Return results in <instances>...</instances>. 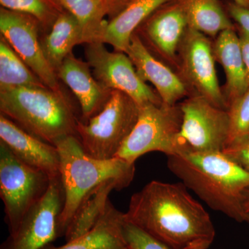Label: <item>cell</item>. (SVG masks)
Instances as JSON below:
<instances>
[{
  "instance_id": "cell-14",
  "label": "cell",
  "mask_w": 249,
  "mask_h": 249,
  "mask_svg": "<svg viewBox=\"0 0 249 249\" xmlns=\"http://www.w3.org/2000/svg\"><path fill=\"white\" fill-rule=\"evenodd\" d=\"M126 54L133 64L137 74L144 82L155 88L162 102L168 106L191 96V92L179 75L171 67L156 58L134 33Z\"/></svg>"
},
{
  "instance_id": "cell-26",
  "label": "cell",
  "mask_w": 249,
  "mask_h": 249,
  "mask_svg": "<svg viewBox=\"0 0 249 249\" xmlns=\"http://www.w3.org/2000/svg\"><path fill=\"white\" fill-rule=\"evenodd\" d=\"M229 132L227 146L249 140V87L228 109Z\"/></svg>"
},
{
  "instance_id": "cell-33",
  "label": "cell",
  "mask_w": 249,
  "mask_h": 249,
  "mask_svg": "<svg viewBox=\"0 0 249 249\" xmlns=\"http://www.w3.org/2000/svg\"><path fill=\"white\" fill-rule=\"evenodd\" d=\"M245 211L246 213H247V212H249V193L248 196H247V199H246V201H245Z\"/></svg>"
},
{
  "instance_id": "cell-23",
  "label": "cell",
  "mask_w": 249,
  "mask_h": 249,
  "mask_svg": "<svg viewBox=\"0 0 249 249\" xmlns=\"http://www.w3.org/2000/svg\"><path fill=\"white\" fill-rule=\"evenodd\" d=\"M47 88L14 49L0 37V90L17 88Z\"/></svg>"
},
{
  "instance_id": "cell-6",
  "label": "cell",
  "mask_w": 249,
  "mask_h": 249,
  "mask_svg": "<svg viewBox=\"0 0 249 249\" xmlns=\"http://www.w3.org/2000/svg\"><path fill=\"white\" fill-rule=\"evenodd\" d=\"M179 103L175 106L148 103L140 106L138 121L116 157L135 163L150 152L168 156L181 151L178 136L182 124Z\"/></svg>"
},
{
  "instance_id": "cell-25",
  "label": "cell",
  "mask_w": 249,
  "mask_h": 249,
  "mask_svg": "<svg viewBox=\"0 0 249 249\" xmlns=\"http://www.w3.org/2000/svg\"><path fill=\"white\" fill-rule=\"evenodd\" d=\"M0 3L4 9L35 18L43 34L51 30L64 11L58 0H0Z\"/></svg>"
},
{
  "instance_id": "cell-30",
  "label": "cell",
  "mask_w": 249,
  "mask_h": 249,
  "mask_svg": "<svg viewBox=\"0 0 249 249\" xmlns=\"http://www.w3.org/2000/svg\"><path fill=\"white\" fill-rule=\"evenodd\" d=\"M238 34L239 40L242 52V58L245 63L246 74H247V84L249 87V34L238 27H235Z\"/></svg>"
},
{
  "instance_id": "cell-4",
  "label": "cell",
  "mask_w": 249,
  "mask_h": 249,
  "mask_svg": "<svg viewBox=\"0 0 249 249\" xmlns=\"http://www.w3.org/2000/svg\"><path fill=\"white\" fill-rule=\"evenodd\" d=\"M0 111L29 133L52 145L68 136L77 137L80 116L65 93L48 88L0 90Z\"/></svg>"
},
{
  "instance_id": "cell-5",
  "label": "cell",
  "mask_w": 249,
  "mask_h": 249,
  "mask_svg": "<svg viewBox=\"0 0 249 249\" xmlns=\"http://www.w3.org/2000/svg\"><path fill=\"white\" fill-rule=\"evenodd\" d=\"M139 111L128 95L112 90L102 110L88 122L78 121L77 137L84 151L97 160L115 158L135 127Z\"/></svg>"
},
{
  "instance_id": "cell-9",
  "label": "cell",
  "mask_w": 249,
  "mask_h": 249,
  "mask_svg": "<svg viewBox=\"0 0 249 249\" xmlns=\"http://www.w3.org/2000/svg\"><path fill=\"white\" fill-rule=\"evenodd\" d=\"M213 43L209 37L188 27L178 49L177 72L191 91L214 106L228 110L218 81Z\"/></svg>"
},
{
  "instance_id": "cell-21",
  "label": "cell",
  "mask_w": 249,
  "mask_h": 249,
  "mask_svg": "<svg viewBox=\"0 0 249 249\" xmlns=\"http://www.w3.org/2000/svg\"><path fill=\"white\" fill-rule=\"evenodd\" d=\"M182 6L188 27L215 39L227 29H235L218 0H178Z\"/></svg>"
},
{
  "instance_id": "cell-19",
  "label": "cell",
  "mask_w": 249,
  "mask_h": 249,
  "mask_svg": "<svg viewBox=\"0 0 249 249\" xmlns=\"http://www.w3.org/2000/svg\"><path fill=\"white\" fill-rule=\"evenodd\" d=\"M91 40L79 22L68 11H62L52 29L41 36V45L47 61L56 73L73 47Z\"/></svg>"
},
{
  "instance_id": "cell-27",
  "label": "cell",
  "mask_w": 249,
  "mask_h": 249,
  "mask_svg": "<svg viewBox=\"0 0 249 249\" xmlns=\"http://www.w3.org/2000/svg\"><path fill=\"white\" fill-rule=\"evenodd\" d=\"M123 235L127 249H173L125 220L123 224Z\"/></svg>"
},
{
  "instance_id": "cell-2",
  "label": "cell",
  "mask_w": 249,
  "mask_h": 249,
  "mask_svg": "<svg viewBox=\"0 0 249 249\" xmlns=\"http://www.w3.org/2000/svg\"><path fill=\"white\" fill-rule=\"evenodd\" d=\"M168 167L211 209L245 222L249 172L223 151L182 150L168 156Z\"/></svg>"
},
{
  "instance_id": "cell-10",
  "label": "cell",
  "mask_w": 249,
  "mask_h": 249,
  "mask_svg": "<svg viewBox=\"0 0 249 249\" xmlns=\"http://www.w3.org/2000/svg\"><path fill=\"white\" fill-rule=\"evenodd\" d=\"M85 54L93 76L105 88L126 93L139 106L163 103L156 90L139 76L124 52H109L103 42H93L87 44Z\"/></svg>"
},
{
  "instance_id": "cell-29",
  "label": "cell",
  "mask_w": 249,
  "mask_h": 249,
  "mask_svg": "<svg viewBox=\"0 0 249 249\" xmlns=\"http://www.w3.org/2000/svg\"><path fill=\"white\" fill-rule=\"evenodd\" d=\"M227 9L229 17L237 24L236 27L249 34V7L231 1L228 3Z\"/></svg>"
},
{
  "instance_id": "cell-7",
  "label": "cell",
  "mask_w": 249,
  "mask_h": 249,
  "mask_svg": "<svg viewBox=\"0 0 249 249\" xmlns=\"http://www.w3.org/2000/svg\"><path fill=\"white\" fill-rule=\"evenodd\" d=\"M52 178L19 160L0 141V196L9 234L48 191Z\"/></svg>"
},
{
  "instance_id": "cell-3",
  "label": "cell",
  "mask_w": 249,
  "mask_h": 249,
  "mask_svg": "<svg viewBox=\"0 0 249 249\" xmlns=\"http://www.w3.org/2000/svg\"><path fill=\"white\" fill-rule=\"evenodd\" d=\"M60 156V176L65 199L58 223V237H65L80 205L90 193L106 181L114 180L122 188L130 185L135 165L120 158L101 160L90 157L76 136L55 142Z\"/></svg>"
},
{
  "instance_id": "cell-11",
  "label": "cell",
  "mask_w": 249,
  "mask_h": 249,
  "mask_svg": "<svg viewBox=\"0 0 249 249\" xmlns=\"http://www.w3.org/2000/svg\"><path fill=\"white\" fill-rule=\"evenodd\" d=\"M0 32L1 36L47 88L63 92L55 70L44 54L41 45L42 30L35 18L1 7Z\"/></svg>"
},
{
  "instance_id": "cell-20",
  "label": "cell",
  "mask_w": 249,
  "mask_h": 249,
  "mask_svg": "<svg viewBox=\"0 0 249 249\" xmlns=\"http://www.w3.org/2000/svg\"><path fill=\"white\" fill-rule=\"evenodd\" d=\"M124 213L110 201L99 220L86 234L56 247L49 243L41 249H127L123 235Z\"/></svg>"
},
{
  "instance_id": "cell-15",
  "label": "cell",
  "mask_w": 249,
  "mask_h": 249,
  "mask_svg": "<svg viewBox=\"0 0 249 249\" xmlns=\"http://www.w3.org/2000/svg\"><path fill=\"white\" fill-rule=\"evenodd\" d=\"M0 141L24 163L50 178L60 177V156L56 146L29 133L1 114Z\"/></svg>"
},
{
  "instance_id": "cell-24",
  "label": "cell",
  "mask_w": 249,
  "mask_h": 249,
  "mask_svg": "<svg viewBox=\"0 0 249 249\" xmlns=\"http://www.w3.org/2000/svg\"><path fill=\"white\" fill-rule=\"evenodd\" d=\"M81 24L89 36L91 42H99L103 29L107 24L105 16H109L107 0H58Z\"/></svg>"
},
{
  "instance_id": "cell-17",
  "label": "cell",
  "mask_w": 249,
  "mask_h": 249,
  "mask_svg": "<svg viewBox=\"0 0 249 249\" xmlns=\"http://www.w3.org/2000/svg\"><path fill=\"white\" fill-rule=\"evenodd\" d=\"M213 50L215 61L220 64L225 73L226 85L223 93L229 107L249 88L240 40L236 29L221 32L214 39Z\"/></svg>"
},
{
  "instance_id": "cell-22",
  "label": "cell",
  "mask_w": 249,
  "mask_h": 249,
  "mask_svg": "<svg viewBox=\"0 0 249 249\" xmlns=\"http://www.w3.org/2000/svg\"><path fill=\"white\" fill-rule=\"evenodd\" d=\"M124 189L117 181H106L93 190L85 198L70 223L65 238L66 242L81 237L90 230L104 213L109 203V196L111 191Z\"/></svg>"
},
{
  "instance_id": "cell-16",
  "label": "cell",
  "mask_w": 249,
  "mask_h": 249,
  "mask_svg": "<svg viewBox=\"0 0 249 249\" xmlns=\"http://www.w3.org/2000/svg\"><path fill=\"white\" fill-rule=\"evenodd\" d=\"M56 74L78 100L82 122H88L102 110L110 97L112 90L103 86L91 73L88 62L77 58L73 52L64 60Z\"/></svg>"
},
{
  "instance_id": "cell-1",
  "label": "cell",
  "mask_w": 249,
  "mask_h": 249,
  "mask_svg": "<svg viewBox=\"0 0 249 249\" xmlns=\"http://www.w3.org/2000/svg\"><path fill=\"white\" fill-rule=\"evenodd\" d=\"M124 220L173 249H208L215 230L183 183L150 181L131 196Z\"/></svg>"
},
{
  "instance_id": "cell-35",
  "label": "cell",
  "mask_w": 249,
  "mask_h": 249,
  "mask_svg": "<svg viewBox=\"0 0 249 249\" xmlns=\"http://www.w3.org/2000/svg\"></svg>"
},
{
  "instance_id": "cell-28",
  "label": "cell",
  "mask_w": 249,
  "mask_h": 249,
  "mask_svg": "<svg viewBox=\"0 0 249 249\" xmlns=\"http://www.w3.org/2000/svg\"><path fill=\"white\" fill-rule=\"evenodd\" d=\"M223 152L249 172V140L226 147Z\"/></svg>"
},
{
  "instance_id": "cell-31",
  "label": "cell",
  "mask_w": 249,
  "mask_h": 249,
  "mask_svg": "<svg viewBox=\"0 0 249 249\" xmlns=\"http://www.w3.org/2000/svg\"><path fill=\"white\" fill-rule=\"evenodd\" d=\"M107 1L109 6V16L111 19L123 11L131 0H107Z\"/></svg>"
},
{
  "instance_id": "cell-32",
  "label": "cell",
  "mask_w": 249,
  "mask_h": 249,
  "mask_svg": "<svg viewBox=\"0 0 249 249\" xmlns=\"http://www.w3.org/2000/svg\"><path fill=\"white\" fill-rule=\"evenodd\" d=\"M232 1L240 6L249 7V0H232Z\"/></svg>"
},
{
  "instance_id": "cell-18",
  "label": "cell",
  "mask_w": 249,
  "mask_h": 249,
  "mask_svg": "<svg viewBox=\"0 0 249 249\" xmlns=\"http://www.w3.org/2000/svg\"><path fill=\"white\" fill-rule=\"evenodd\" d=\"M171 0H131L115 17L108 21L99 42L126 53L137 28L162 5Z\"/></svg>"
},
{
  "instance_id": "cell-34",
  "label": "cell",
  "mask_w": 249,
  "mask_h": 249,
  "mask_svg": "<svg viewBox=\"0 0 249 249\" xmlns=\"http://www.w3.org/2000/svg\"><path fill=\"white\" fill-rule=\"evenodd\" d=\"M245 222H248L249 224V212L246 213Z\"/></svg>"
},
{
  "instance_id": "cell-12",
  "label": "cell",
  "mask_w": 249,
  "mask_h": 249,
  "mask_svg": "<svg viewBox=\"0 0 249 249\" xmlns=\"http://www.w3.org/2000/svg\"><path fill=\"white\" fill-rule=\"evenodd\" d=\"M65 193L60 176L52 178L48 191L26 214L16 231L0 249H41L58 238V223Z\"/></svg>"
},
{
  "instance_id": "cell-13",
  "label": "cell",
  "mask_w": 249,
  "mask_h": 249,
  "mask_svg": "<svg viewBox=\"0 0 249 249\" xmlns=\"http://www.w3.org/2000/svg\"><path fill=\"white\" fill-rule=\"evenodd\" d=\"M188 27L182 6L171 0L154 11L134 33L154 56L177 72L178 49Z\"/></svg>"
},
{
  "instance_id": "cell-8",
  "label": "cell",
  "mask_w": 249,
  "mask_h": 249,
  "mask_svg": "<svg viewBox=\"0 0 249 249\" xmlns=\"http://www.w3.org/2000/svg\"><path fill=\"white\" fill-rule=\"evenodd\" d=\"M179 105L183 115L178 136L181 151H223L229 137L228 110L196 94L185 98Z\"/></svg>"
}]
</instances>
